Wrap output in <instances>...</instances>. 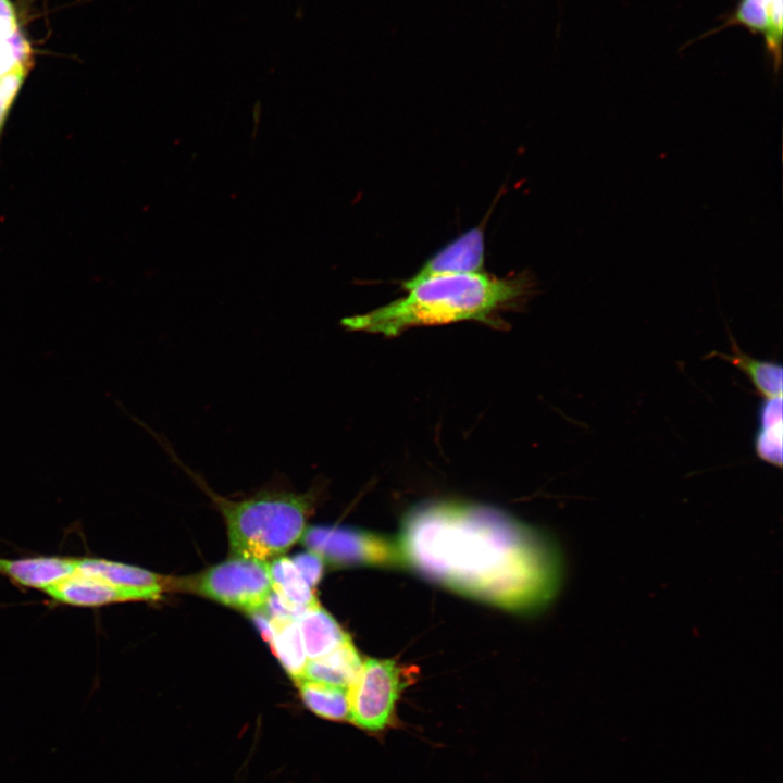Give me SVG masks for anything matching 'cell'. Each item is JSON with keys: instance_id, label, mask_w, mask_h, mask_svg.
<instances>
[{"instance_id": "obj_4", "label": "cell", "mask_w": 783, "mask_h": 783, "mask_svg": "<svg viewBox=\"0 0 783 783\" xmlns=\"http://www.w3.org/2000/svg\"><path fill=\"white\" fill-rule=\"evenodd\" d=\"M225 606L249 613L262 610L272 592L269 562L233 556L201 574L175 582Z\"/></svg>"}, {"instance_id": "obj_7", "label": "cell", "mask_w": 783, "mask_h": 783, "mask_svg": "<svg viewBox=\"0 0 783 783\" xmlns=\"http://www.w3.org/2000/svg\"><path fill=\"white\" fill-rule=\"evenodd\" d=\"M45 593L55 602L88 608L124 601L157 600L162 594L158 591L115 586L77 572L50 586Z\"/></svg>"}, {"instance_id": "obj_10", "label": "cell", "mask_w": 783, "mask_h": 783, "mask_svg": "<svg viewBox=\"0 0 783 783\" xmlns=\"http://www.w3.org/2000/svg\"><path fill=\"white\" fill-rule=\"evenodd\" d=\"M77 558L40 556L20 559L0 557V575L17 586L46 591L76 571Z\"/></svg>"}, {"instance_id": "obj_11", "label": "cell", "mask_w": 783, "mask_h": 783, "mask_svg": "<svg viewBox=\"0 0 783 783\" xmlns=\"http://www.w3.org/2000/svg\"><path fill=\"white\" fill-rule=\"evenodd\" d=\"M75 572L127 588L163 593L166 586L175 585V583L169 582L167 577L149 570L102 558L77 559Z\"/></svg>"}, {"instance_id": "obj_15", "label": "cell", "mask_w": 783, "mask_h": 783, "mask_svg": "<svg viewBox=\"0 0 783 783\" xmlns=\"http://www.w3.org/2000/svg\"><path fill=\"white\" fill-rule=\"evenodd\" d=\"M782 402V396L763 398L758 406V428L754 436V449L757 457L776 468H782L783 461Z\"/></svg>"}, {"instance_id": "obj_14", "label": "cell", "mask_w": 783, "mask_h": 783, "mask_svg": "<svg viewBox=\"0 0 783 783\" xmlns=\"http://www.w3.org/2000/svg\"><path fill=\"white\" fill-rule=\"evenodd\" d=\"M731 353L712 351L707 356H714L730 362L747 375L755 389L763 397L771 398L782 396L783 391V368L780 362L773 360H761L744 352L735 338L730 334Z\"/></svg>"}, {"instance_id": "obj_9", "label": "cell", "mask_w": 783, "mask_h": 783, "mask_svg": "<svg viewBox=\"0 0 783 783\" xmlns=\"http://www.w3.org/2000/svg\"><path fill=\"white\" fill-rule=\"evenodd\" d=\"M783 0H739L734 11L714 33L728 26L739 25L754 34H761L775 72L782 61Z\"/></svg>"}, {"instance_id": "obj_5", "label": "cell", "mask_w": 783, "mask_h": 783, "mask_svg": "<svg viewBox=\"0 0 783 783\" xmlns=\"http://www.w3.org/2000/svg\"><path fill=\"white\" fill-rule=\"evenodd\" d=\"M410 679V670L393 660H362L356 680L348 687L349 720L365 731L385 729Z\"/></svg>"}, {"instance_id": "obj_13", "label": "cell", "mask_w": 783, "mask_h": 783, "mask_svg": "<svg viewBox=\"0 0 783 783\" xmlns=\"http://www.w3.org/2000/svg\"><path fill=\"white\" fill-rule=\"evenodd\" d=\"M361 664V657L349 638L332 651L308 659L300 678L348 688Z\"/></svg>"}, {"instance_id": "obj_3", "label": "cell", "mask_w": 783, "mask_h": 783, "mask_svg": "<svg viewBox=\"0 0 783 783\" xmlns=\"http://www.w3.org/2000/svg\"><path fill=\"white\" fill-rule=\"evenodd\" d=\"M169 453L172 461L211 497L227 527L233 556L266 561L279 557L297 543L306 530V522L315 505L318 487L307 493L284 488H266L257 494L232 500L213 493L203 480L177 457L170 443L162 436H153Z\"/></svg>"}, {"instance_id": "obj_21", "label": "cell", "mask_w": 783, "mask_h": 783, "mask_svg": "<svg viewBox=\"0 0 783 783\" xmlns=\"http://www.w3.org/2000/svg\"><path fill=\"white\" fill-rule=\"evenodd\" d=\"M14 8L9 0H0V18L3 22L15 24Z\"/></svg>"}, {"instance_id": "obj_17", "label": "cell", "mask_w": 783, "mask_h": 783, "mask_svg": "<svg viewBox=\"0 0 783 783\" xmlns=\"http://www.w3.org/2000/svg\"><path fill=\"white\" fill-rule=\"evenodd\" d=\"M272 591L288 604L304 609L318 602L313 588L288 557H276L269 563Z\"/></svg>"}, {"instance_id": "obj_19", "label": "cell", "mask_w": 783, "mask_h": 783, "mask_svg": "<svg viewBox=\"0 0 783 783\" xmlns=\"http://www.w3.org/2000/svg\"><path fill=\"white\" fill-rule=\"evenodd\" d=\"M26 74V62H18L0 77V136Z\"/></svg>"}, {"instance_id": "obj_6", "label": "cell", "mask_w": 783, "mask_h": 783, "mask_svg": "<svg viewBox=\"0 0 783 783\" xmlns=\"http://www.w3.org/2000/svg\"><path fill=\"white\" fill-rule=\"evenodd\" d=\"M302 544L337 567L406 564L400 545L377 534L344 526H310Z\"/></svg>"}, {"instance_id": "obj_1", "label": "cell", "mask_w": 783, "mask_h": 783, "mask_svg": "<svg viewBox=\"0 0 783 783\" xmlns=\"http://www.w3.org/2000/svg\"><path fill=\"white\" fill-rule=\"evenodd\" d=\"M399 545L405 562L425 577L513 611L545 608L561 584L554 540L488 506L417 507L402 524Z\"/></svg>"}, {"instance_id": "obj_20", "label": "cell", "mask_w": 783, "mask_h": 783, "mask_svg": "<svg viewBox=\"0 0 783 783\" xmlns=\"http://www.w3.org/2000/svg\"><path fill=\"white\" fill-rule=\"evenodd\" d=\"M306 582L313 588L323 574L324 561L313 551L299 552L290 558Z\"/></svg>"}, {"instance_id": "obj_18", "label": "cell", "mask_w": 783, "mask_h": 783, "mask_svg": "<svg viewBox=\"0 0 783 783\" xmlns=\"http://www.w3.org/2000/svg\"><path fill=\"white\" fill-rule=\"evenodd\" d=\"M272 620L271 647L291 679H299L308 661L297 620Z\"/></svg>"}, {"instance_id": "obj_16", "label": "cell", "mask_w": 783, "mask_h": 783, "mask_svg": "<svg viewBox=\"0 0 783 783\" xmlns=\"http://www.w3.org/2000/svg\"><path fill=\"white\" fill-rule=\"evenodd\" d=\"M295 682L303 704L313 713L333 721L349 719L348 688L303 678Z\"/></svg>"}, {"instance_id": "obj_2", "label": "cell", "mask_w": 783, "mask_h": 783, "mask_svg": "<svg viewBox=\"0 0 783 783\" xmlns=\"http://www.w3.org/2000/svg\"><path fill=\"white\" fill-rule=\"evenodd\" d=\"M533 278L496 277L486 272L439 275L421 281L408 295L370 312L344 318L349 331L397 336L414 326L477 321L498 327L499 313L530 296Z\"/></svg>"}, {"instance_id": "obj_8", "label": "cell", "mask_w": 783, "mask_h": 783, "mask_svg": "<svg viewBox=\"0 0 783 783\" xmlns=\"http://www.w3.org/2000/svg\"><path fill=\"white\" fill-rule=\"evenodd\" d=\"M484 232L481 227H474L442 248L402 285L407 290L433 276L484 272Z\"/></svg>"}, {"instance_id": "obj_12", "label": "cell", "mask_w": 783, "mask_h": 783, "mask_svg": "<svg viewBox=\"0 0 783 783\" xmlns=\"http://www.w3.org/2000/svg\"><path fill=\"white\" fill-rule=\"evenodd\" d=\"M297 623L308 659L323 656L350 638L319 602L307 607L298 617Z\"/></svg>"}]
</instances>
